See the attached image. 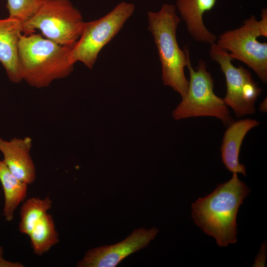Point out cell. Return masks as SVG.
<instances>
[{
  "label": "cell",
  "instance_id": "obj_20",
  "mask_svg": "<svg viewBox=\"0 0 267 267\" xmlns=\"http://www.w3.org/2000/svg\"><path fill=\"white\" fill-rule=\"evenodd\" d=\"M259 110L264 112L267 111V98L260 104Z\"/></svg>",
  "mask_w": 267,
  "mask_h": 267
},
{
  "label": "cell",
  "instance_id": "obj_18",
  "mask_svg": "<svg viewBox=\"0 0 267 267\" xmlns=\"http://www.w3.org/2000/svg\"><path fill=\"white\" fill-rule=\"evenodd\" d=\"M266 243L262 244L260 251L257 256L252 267H264L266 258Z\"/></svg>",
  "mask_w": 267,
  "mask_h": 267
},
{
  "label": "cell",
  "instance_id": "obj_11",
  "mask_svg": "<svg viewBox=\"0 0 267 267\" xmlns=\"http://www.w3.org/2000/svg\"><path fill=\"white\" fill-rule=\"evenodd\" d=\"M23 34V22L8 17L0 19V62L9 80L22 81L18 67V46Z\"/></svg>",
  "mask_w": 267,
  "mask_h": 267
},
{
  "label": "cell",
  "instance_id": "obj_4",
  "mask_svg": "<svg viewBox=\"0 0 267 267\" xmlns=\"http://www.w3.org/2000/svg\"><path fill=\"white\" fill-rule=\"evenodd\" d=\"M186 66L189 74L187 92L180 103L174 110L173 117L176 120L200 116L214 117L225 125L233 122L227 106L223 99L214 92V80L207 70L206 62L199 60L196 70L191 64L189 50L184 46Z\"/></svg>",
  "mask_w": 267,
  "mask_h": 267
},
{
  "label": "cell",
  "instance_id": "obj_17",
  "mask_svg": "<svg viewBox=\"0 0 267 267\" xmlns=\"http://www.w3.org/2000/svg\"><path fill=\"white\" fill-rule=\"evenodd\" d=\"M40 0H7L6 7L9 17L23 23L29 20L37 11Z\"/></svg>",
  "mask_w": 267,
  "mask_h": 267
},
{
  "label": "cell",
  "instance_id": "obj_5",
  "mask_svg": "<svg viewBox=\"0 0 267 267\" xmlns=\"http://www.w3.org/2000/svg\"><path fill=\"white\" fill-rule=\"evenodd\" d=\"M85 21L70 0H40L36 12L23 23V34L40 30L42 35L71 48L80 38Z\"/></svg>",
  "mask_w": 267,
  "mask_h": 267
},
{
  "label": "cell",
  "instance_id": "obj_1",
  "mask_svg": "<svg viewBox=\"0 0 267 267\" xmlns=\"http://www.w3.org/2000/svg\"><path fill=\"white\" fill-rule=\"evenodd\" d=\"M233 173L227 181L218 184L210 194L191 205L195 223L213 237L220 247L237 242L236 217L239 208L249 194V187Z\"/></svg>",
  "mask_w": 267,
  "mask_h": 267
},
{
  "label": "cell",
  "instance_id": "obj_15",
  "mask_svg": "<svg viewBox=\"0 0 267 267\" xmlns=\"http://www.w3.org/2000/svg\"><path fill=\"white\" fill-rule=\"evenodd\" d=\"M28 236L34 253L37 255L46 253L59 242L54 222L47 213L36 224Z\"/></svg>",
  "mask_w": 267,
  "mask_h": 267
},
{
  "label": "cell",
  "instance_id": "obj_7",
  "mask_svg": "<svg viewBox=\"0 0 267 267\" xmlns=\"http://www.w3.org/2000/svg\"><path fill=\"white\" fill-rule=\"evenodd\" d=\"M267 37L254 15L244 20L238 28L226 31L217 38L216 43L229 51L233 59L242 62L256 73L264 84L267 83V43L257 40Z\"/></svg>",
  "mask_w": 267,
  "mask_h": 267
},
{
  "label": "cell",
  "instance_id": "obj_6",
  "mask_svg": "<svg viewBox=\"0 0 267 267\" xmlns=\"http://www.w3.org/2000/svg\"><path fill=\"white\" fill-rule=\"evenodd\" d=\"M134 9V4L122 1L104 16L85 22L80 38L70 50L71 62H80L92 69L100 51L119 32Z\"/></svg>",
  "mask_w": 267,
  "mask_h": 267
},
{
  "label": "cell",
  "instance_id": "obj_3",
  "mask_svg": "<svg viewBox=\"0 0 267 267\" xmlns=\"http://www.w3.org/2000/svg\"><path fill=\"white\" fill-rule=\"evenodd\" d=\"M148 30L153 36L162 67L164 85L171 87L184 97L188 81L184 75L186 55L178 44L176 32L180 18L176 6L163 4L157 12H147Z\"/></svg>",
  "mask_w": 267,
  "mask_h": 267
},
{
  "label": "cell",
  "instance_id": "obj_14",
  "mask_svg": "<svg viewBox=\"0 0 267 267\" xmlns=\"http://www.w3.org/2000/svg\"><path fill=\"white\" fill-rule=\"evenodd\" d=\"M0 181L4 195L3 216L6 221L10 222L17 207L26 197L28 184L16 177L0 160Z\"/></svg>",
  "mask_w": 267,
  "mask_h": 267
},
{
  "label": "cell",
  "instance_id": "obj_10",
  "mask_svg": "<svg viewBox=\"0 0 267 267\" xmlns=\"http://www.w3.org/2000/svg\"><path fill=\"white\" fill-rule=\"evenodd\" d=\"M32 138L14 137L7 141L0 137V151L3 156V162L11 172L18 179L27 184L36 179V168L30 151Z\"/></svg>",
  "mask_w": 267,
  "mask_h": 267
},
{
  "label": "cell",
  "instance_id": "obj_2",
  "mask_svg": "<svg viewBox=\"0 0 267 267\" xmlns=\"http://www.w3.org/2000/svg\"><path fill=\"white\" fill-rule=\"evenodd\" d=\"M70 48L61 45L35 32L22 34L18 46V67L22 81L41 89L68 76L75 64Z\"/></svg>",
  "mask_w": 267,
  "mask_h": 267
},
{
  "label": "cell",
  "instance_id": "obj_13",
  "mask_svg": "<svg viewBox=\"0 0 267 267\" xmlns=\"http://www.w3.org/2000/svg\"><path fill=\"white\" fill-rule=\"evenodd\" d=\"M260 122L250 119L231 122L225 131L221 147V158L226 168L232 173L246 176L244 164L239 161V154L243 140L247 133L258 126Z\"/></svg>",
  "mask_w": 267,
  "mask_h": 267
},
{
  "label": "cell",
  "instance_id": "obj_12",
  "mask_svg": "<svg viewBox=\"0 0 267 267\" xmlns=\"http://www.w3.org/2000/svg\"><path fill=\"white\" fill-rule=\"evenodd\" d=\"M218 0H176V7L185 23L188 33L195 41L210 44L216 42L217 37L206 27L203 18L205 12L214 7Z\"/></svg>",
  "mask_w": 267,
  "mask_h": 267
},
{
  "label": "cell",
  "instance_id": "obj_19",
  "mask_svg": "<svg viewBox=\"0 0 267 267\" xmlns=\"http://www.w3.org/2000/svg\"><path fill=\"white\" fill-rule=\"evenodd\" d=\"M24 266L19 262H13L5 260L0 255V267H23Z\"/></svg>",
  "mask_w": 267,
  "mask_h": 267
},
{
  "label": "cell",
  "instance_id": "obj_9",
  "mask_svg": "<svg viewBox=\"0 0 267 267\" xmlns=\"http://www.w3.org/2000/svg\"><path fill=\"white\" fill-rule=\"evenodd\" d=\"M153 227L135 229L123 241L89 249L78 262V267H115L129 255L146 247L159 232Z\"/></svg>",
  "mask_w": 267,
  "mask_h": 267
},
{
  "label": "cell",
  "instance_id": "obj_21",
  "mask_svg": "<svg viewBox=\"0 0 267 267\" xmlns=\"http://www.w3.org/2000/svg\"><path fill=\"white\" fill-rule=\"evenodd\" d=\"M3 253V248L0 245V255H2Z\"/></svg>",
  "mask_w": 267,
  "mask_h": 267
},
{
  "label": "cell",
  "instance_id": "obj_22",
  "mask_svg": "<svg viewBox=\"0 0 267 267\" xmlns=\"http://www.w3.org/2000/svg\"></svg>",
  "mask_w": 267,
  "mask_h": 267
},
{
  "label": "cell",
  "instance_id": "obj_8",
  "mask_svg": "<svg viewBox=\"0 0 267 267\" xmlns=\"http://www.w3.org/2000/svg\"><path fill=\"white\" fill-rule=\"evenodd\" d=\"M210 45L209 55L219 65L225 78L227 90L223 99L224 103L231 108L237 118L254 114L255 103L262 89L248 70L241 65L236 67L232 64L234 59L227 50L220 47L216 43Z\"/></svg>",
  "mask_w": 267,
  "mask_h": 267
},
{
  "label": "cell",
  "instance_id": "obj_16",
  "mask_svg": "<svg viewBox=\"0 0 267 267\" xmlns=\"http://www.w3.org/2000/svg\"><path fill=\"white\" fill-rule=\"evenodd\" d=\"M52 205L49 196L43 199L32 197L25 201L20 212V232L28 235L36 224L51 208Z\"/></svg>",
  "mask_w": 267,
  "mask_h": 267
}]
</instances>
